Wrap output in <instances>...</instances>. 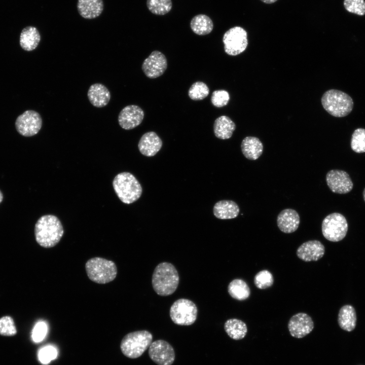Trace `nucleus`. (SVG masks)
<instances>
[{"mask_svg": "<svg viewBox=\"0 0 365 365\" xmlns=\"http://www.w3.org/2000/svg\"><path fill=\"white\" fill-rule=\"evenodd\" d=\"M64 233L62 224L58 218L51 214L41 216L34 227L35 240L41 246L50 248L55 246Z\"/></svg>", "mask_w": 365, "mask_h": 365, "instance_id": "obj_1", "label": "nucleus"}, {"mask_svg": "<svg viewBox=\"0 0 365 365\" xmlns=\"http://www.w3.org/2000/svg\"><path fill=\"white\" fill-rule=\"evenodd\" d=\"M178 273L171 263L162 262L155 268L152 275V283L155 291L161 296L172 294L179 283Z\"/></svg>", "mask_w": 365, "mask_h": 365, "instance_id": "obj_2", "label": "nucleus"}, {"mask_svg": "<svg viewBox=\"0 0 365 365\" xmlns=\"http://www.w3.org/2000/svg\"><path fill=\"white\" fill-rule=\"evenodd\" d=\"M113 185L118 198L125 204L136 201L142 194L140 183L132 174L128 172L118 174L113 180Z\"/></svg>", "mask_w": 365, "mask_h": 365, "instance_id": "obj_3", "label": "nucleus"}, {"mask_svg": "<svg viewBox=\"0 0 365 365\" xmlns=\"http://www.w3.org/2000/svg\"><path fill=\"white\" fill-rule=\"evenodd\" d=\"M321 101L324 110L335 117L347 116L353 107L352 98L347 93L336 89L328 90L324 92Z\"/></svg>", "mask_w": 365, "mask_h": 365, "instance_id": "obj_4", "label": "nucleus"}, {"mask_svg": "<svg viewBox=\"0 0 365 365\" xmlns=\"http://www.w3.org/2000/svg\"><path fill=\"white\" fill-rule=\"evenodd\" d=\"M153 335L147 330L129 333L122 339L120 348L126 357L134 359L140 357L150 347Z\"/></svg>", "mask_w": 365, "mask_h": 365, "instance_id": "obj_5", "label": "nucleus"}, {"mask_svg": "<svg viewBox=\"0 0 365 365\" xmlns=\"http://www.w3.org/2000/svg\"><path fill=\"white\" fill-rule=\"evenodd\" d=\"M88 278L99 284H105L114 280L117 275L115 263L102 258L95 257L88 260L85 264Z\"/></svg>", "mask_w": 365, "mask_h": 365, "instance_id": "obj_6", "label": "nucleus"}, {"mask_svg": "<svg viewBox=\"0 0 365 365\" xmlns=\"http://www.w3.org/2000/svg\"><path fill=\"white\" fill-rule=\"evenodd\" d=\"M348 223L345 216L338 212L327 215L321 225L322 233L327 240L338 242L343 239L348 231Z\"/></svg>", "mask_w": 365, "mask_h": 365, "instance_id": "obj_7", "label": "nucleus"}, {"mask_svg": "<svg viewBox=\"0 0 365 365\" xmlns=\"http://www.w3.org/2000/svg\"><path fill=\"white\" fill-rule=\"evenodd\" d=\"M198 310L192 301L180 299L175 301L170 309V316L172 321L179 325H190L197 319Z\"/></svg>", "mask_w": 365, "mask_h": 365, "instance_id": "obj_8", "label": "nucleus"}, {"mask_svg": "<svg viewBox=\"0 0 365 365\" xmlns=\"http://www.w3.org/2000/svg\"><path fill=\"white\" fill-rule=\"evenodd\" d=\"M224 50L229 55L236 56L245 50L248 45L246 31L240 26L230 28L224 34Z\"/></svg>", "mask_w": 365, "mask_h": 365, "instance_id": "obj_9", "label": "nucleus"}, {"mask_svg": "<svg viewBox=\"0 0 365 365\" xmlns=\"http://www.w3.org/2000/svg\"><path fill=\"white\" fill-rule=\"evenodd\" d=\"M42 125L40 115L32 110H27L20 115L15 122L17 131L24 136H32L37 134Z\"/></svg>", "mask_w": 365, "mask_h": 365, "instance_id": "obj_10", "label": "nucleus"}, {"mask_svg": "<svg viewBox=\"0 0 365 365\" xmlns=\"http://www.w3.org/2000/svg\"><path fill=\"white\" fill-rule=\"evenodd\" d=\"M148 353L150 358L158 365H171L175 359L173 347L163 340L152 342Z\"/></svg>", "mask_w": 365, "mask_h": 365, "instance_id": "obj_11", "label": "nucleus"}, {"mask_svg": "<svg viewBox=\"0 0 365 365\" xmlns=\"http://www.w3.org/2000/svg\"><path fill=\"white\" fill-rule=\"evenodd\" d=\"M326 181L332 192L337 194H347L353 187V182L348 173L342 170H330L326 175Z\"/></svg>", "mask_w": 365, "mask_h": 365, "instance_id": "obj_12", "label": "nucleus"}, {"mask_svg": "<svg viewBox=\"0 0 365 365\" xmlns=\"http://www.w3.org/2000/svg\"><path fill=\"white\" fill-rule=\"evenodd\" d=\"M167 67L166 58L159 51H153L142 64V71L150 79H155L162 75Z\"/></svg>", "mask_w": 365, "mask_h": 365, "instance_id": "obj_13", "label": "nucleus"}, {"mask_svg": "<svg viewBox=\"0 0 365 365\" xmlns=\"http://www.w3.org/2000/svg\"><path fill=\"white\" fill-rule=\"evenodd\" d=\"M288 329L290 335L300 339L309 334L314 328L312 318L307 314L300 312L294 315L288 322Z\"/></svg>", "mask_w": 365, "mask_h": 365, "instance_id": "obj_14", "label": "nucleus"}, {"mask_svg": "<svg viewBox=\"0 0 365 365\" xmlns=\"http://www.w3.org/2000/svg\"><path fill=\"white\" fill-rule=\"evenodd\" d=\"M144 117L143 110L138 105H129L124 107L118 116V122L124 129H132L142 122Z\"/></svg>", "mask_w": 365, "mask_h": 365, "instance_id": "obj_15", "label": "nucleus"}, {"mask_svg": "<svg viewBox=\"0 0 365 365\" xmlns=\"http://www.w3.org/2000/svg\"><path fill=\"white\" fill-rule=\"evenodd\" d=\"M325 248L318 240H309L303 243L297 249V257L304 262L317 261L324 255Z\"/></svg>", "mask_w": 365, "mask_h": 365, "instance_id": "obj_16", "label": "nucleus"}, {"mask_svg": "<svg viewBox=\"0 0 365 365\" xmlns=\"http://www.w3.org/2000/svg\"><path fill=\"white\" fill-rule=\"evenodd\" d=\"M300 222L299 214L297 211L291 208L282 210L277 217V226L284 233H291L296 231Z\"/></svg>", "mask_w": 365, "mask_h": 365, "instance_id": "obj_17", "label": "nucleus"}, {"mask_svg": "<svg viewBox=\"0 0 365 365\" xmlns=\"http://www.w3.org/2000/svg\"><path fill=\"white\" fill-rule=\"evenodd\" d=\"M162 146L161 138L153 131L144 133L140 138L138 144L140 152L147 157L155 156Z\"/></svg>", "mask_w": 365, "mask_h": 365, "instance_id": "obj_18", "label": "nucleus"}, {"mask_svg": "<svg viewBox=\"0 0 365 365\" xmlns=\"http://www.w3.org/2000/svg\"><path fill=\"white\" fill-rule=\"evenodd\" d=\"M87 96L90 103L97 107L105 106L111 99L108 89L100 83L92 85L89 88Z\"/></svg>", "mask_w": 365, "mask_h": 365, "instance_id": "obj_19", "label": "nucleus"}, {"mask_svg": "<svg viewBox=\"0 0 365 365\" xmlns=\"http://www.w3.org/2000/svg\"><path fill=\"white\" fill-rule=\"evenodd\" d=\"M77 9L84 18L92 19L98 17L103 10L102 0H78Z\"/></svg>", "mask_w": 365, "mask_h": 365, "instance_id": "obj_20", "label": "nucleus"}, {"mask_svg": "<svg viewBox=\"0 0 365 365\" xmlns=\"http://www.w3.org/2000/svg\"><path fill=\"white\" fill-rule=\"evenodd\" d=\"M239 211V207L236 203L227 200L218 201L213 209L214 216L221 220L235 218L238 215Z\"/></svg>", "mask_w": 365, "mask_h": 365, "instance_id": "obj_21", "label": "nucleus"}, {"mask_svg": "<svg viewBox=\"0 0 365 365\" xmlns=\"http://www.w3.org/2000/svg\"><path fill=\"white\" fill-rule=\"evenodd\" d=\"M241 151L244 157L248 160L258 159L263 152V145L257 137L247 136L242 141Z\"/></svg>", "mask_w": 365, "mask_h": 365, "instance_id": "obj_22", "label": "nucleus"}, {"mask_svg": "<svg viewBox=\"0 0 365 365\" xmlns=\"http://www.w3.org/2000/svg\"><path fill=\"white\" fill-rule=\"evenodd\" d=\"M356 311L352 305H346L340 309L338 322L341 328L347 332L353 331L356 327Z\"/></svg>", "mask_w": 365, "mask_h": 365, "instance_id": "obj_23", "label": "nucleus"}, {"mask_svg": "<svg viewBox=\"0 0 365 365\" xmlns=\"http://www.w3.org/2000/svg\"><path fill=\"white\" fill-rule=\"evenodd\" d=\"M41 40V35L36 28L27 26L23 29L20 36V44L27 51L34 50Z\"/></svg>", "mask_w": 365, "mask_h": 365, "instance_id": "obj_24", "label": "nucleus"}, {"mask_svg": "<svg viewBox=\"0 0 365 365\" xmlns=\"http://www.w3.org/2000/svg\"><path fill=\"white\" fill-rule=\"evenodd\" d=\"M235 128V124L226 116H222L217 118L213 124L215 136L221 139L230 138L232 136Z\"/></svg>", "mask_w": 365, "mask_h": 365, "instance_id": "obj_25", "label": "nucleus"}, {"mask_svg": "<svg viewBox=\"0 0 365 365\" xmlns=\"http://www.w3.org/2000/svg\"><path fill=\"white\" fill-rule=\"evenodd\" d=\"M224 330L227 335L235 340L243 339L247 333L246 323L236 318L227 320L224 324Z\"/></svg>", "mask_w": 365, "mask_h": 365, "instance_id": "obj_26", "label": "nucleus"}, {"mask_svg": "<svg viewBox=\"0 0 365 365\" xmlns=\"http://www.w3.org/2000/svg\"><path fill=\"white\" fill-rule=\"evenodd\" d=\"M192 31L199 35L210 33L213 28V23L209 17L204 14H198L192 18L190 22Z\"/></svg>", "mask_w": 365, "mask_h": 365, "instance_id": "obj_27", "label": "nucleus"}, {"mask_svg": "<svg viewBox=\"0 0 365 365\" xmlns=\"http://www.w3.org/2000/svg\"><path fill=\"white\" fill-rule=\"evenodd\" d=\"M228 291L232 298L239 301L247 299L250 295L248 285L241 279L233 280L228 285Z\"/></svg>", "mask_w": 365, "mask_h": 365, "instance_id": "obj_28", "label": "nucleus"}, {"mask_svg": "<svg viewBox=\"0 0 365 365\" xmlns=\"http://www.w3.org/2000/svg\"><path fill=\"white\" fill-rule=\"evenodd\" d=\"M149 10L157 15H164L168 13L172 7L171 0H147Z\"/></svg>", "mask_w": 365, "mask_h": 365, "instance_id": "obj_29", "label": "nucleus"}, {"mask_svg": "<svg viewBox=\"0 0 365 365\" xmlns=\"http://www.w3.org/2000/svg\"><path fill=\"white\" fill-rule=\"evenodd\" d=\"M209 93V89L206 84L202 82L193 83L188 91L189 97L194 100H201L206 97Z\"/></svg>", "mask_w": 365, "mask_h": 365, "instance_id": "obj_30", "label": "nucleus"}, {"mask_svg": "<svg viewBox=\"0 0 365 365\" xmlns=\"http://www.w3.org/2000/svg\"><path fill=\"white\" fill-rule=\"evenodd\" d=\"M351 148L357 153L365 152V129L358 128L354 130L351 137Z\"/></svg>", "mask_w": 365, "mask_h": 365, "instance_id": "obj_31", "label": "nucleus"}, {"mask_svg": "<svg viewBox=\"0 0 365 365\" xmlns=\"http://www.w3.org/2000/svg\"><path fill=\"white\" fill-rule=\"evenodd\" d=\"M274 282L272 273L267 270L259 272L254 277V283L259 289H266L271 286Z\"/></svg>", "mask_w": 365, "mask_h": 365, "instance_id": "obj_32", "label": "nucleus"}, {"mask_svg": "<svg viewBox=\"0 0 365 365\" xmlns=\"http://www.w3.org/2000/svg\"><path fill=\"white\" fill-rule=\"evenodd\" d=\"M17 334L13 319L10 316L0 318V335L4 336H13Z\"/></svg>", "mask_w": 365, "mask_h": 365, "instance_id": "obj_33", "label": "nucleus"}, {"mask_svg": "<svg viewBox=\"0 0 365 365\" xmlns=\"http://www.w3.org/2000/svg\"><path fill=\"white\" fill-rule=\"evenodd\" d=\"M344 6L350 13L359 16L365 15L364 0H344Z\"/></svg>", "mask_w": 365, "mask_h": 365, "instance_id": "obj_34", "label": "nucleus"}, {"mask_svg": "<svg viewBox=\"0 0 365 365\" xmlns=\"http://www.w3.org/2000/svg\"><path fill=\"white\" fill-rule=\"evenodd\" d=\"M57 356L56 349L51 345H48L42 348L38 353V357L41 363L48 364L51 360H54Z\"/></svg>", "mask_w": 365, "mask_h": 365, "instance_id": "obj_35", "label": "nucleus"}, {"mask_svg": "<svg viewBox=\"0 0 365 365\" xmlns=\"http://www.w3.org/2000/svg\"><path fill=\"white\" fill-rule=\"evenodd\" d=\"M230 100L229 93L224 90H215L212 92L211 101L215 107H222L226 105Z\"/></svg>", "mask_w": 365, "mask_h": 365, "instance_id": "obj_36", "label": "nucleus"}, {"mask_svg": "<svg viewBox=\"0 0 365 365\" xmlns=\"http://www.w3.org/2000/svg\"><path fill=\"white\" fill-rule=\"evenodd\" d=\"M48 331V326L45 322L40 321L34 325L32 332V338L35 343L42 341Z\"/></svg>", "mask_w": 365, "mask_h": 365, "instance_id": "obj_37", "label": "nucleus"}, {"mask_svg": "<svg viewBox=\"0 0 365 365\" xmlns=\"http://www.w3.org/2000/svg\"><path fill=\"white\" fill-rule=\"evenodd\" d=\"M260 1H262V2H263L264 3H265L267 4H273L275 2H276V1H277V0H260Z\"/></svg>", "mask_w": 365, "mask_h": 365, "instance_id": "obj_38", "label": "nucleus"}, {"mask_svg": "<svg viewBox=\"0 0 365 365\" xmlns=\"http://www.w3.org/2000/svg\"><path fill=\"white\" fill-rule=\"evenodd\" d=\"M3 195L2 193V192L0 191V203L3 201Z\"/></svg>", "mask_w": 365, "mask_h": 365, "instance_id": "obj_39", "label": "nucleus"}, {"mask_svg": "<svg viewBox=\"0 0 365 365\" xmlns=\"http://www.w3.org/2000/svg\"><path fill=\"white\" fill-rule=\"evenodd\" d=\"M362 196H363V200H364V202H365V188L364 189V190H363V191Z\"/></svg>", "mask_w": 365, "mask_h": 365, "instance_id": "obj_40", "label": "nucleus"}]
</instances>
